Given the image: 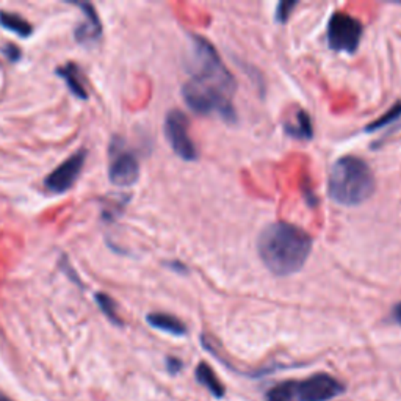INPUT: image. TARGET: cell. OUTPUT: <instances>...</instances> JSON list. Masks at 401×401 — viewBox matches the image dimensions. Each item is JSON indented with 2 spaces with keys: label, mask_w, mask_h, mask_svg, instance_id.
I'll use <instances>...</instances> for the list:
<instances>
[{
  "label": "cell",
  "mask_w": 401,
  "mask_h": 401,
  "mask_svg": "<svg viewBox=\"0 0 401 401\" xmlns=\"http://www.w3.org/2000/svg\"><path fill=\"white\" fill-rule=\"evenodd\" d=\"M313 240L300 226L272 223L260 232L257 251L264 265L276 276L300 272L312 252Z\"/></svg>",
  "instance_id": "6da1fadb"
},
{
  "label": "cell",
  "mask_w": 401,
  "mask_h": 401,
  "mask_svg": "<svg viewBox=\"0 0 401 401\" xmlns=\"http://www.w3.org/2000/svg\"><path fill=\"white\" fill-rule=\"evenodd\" d=\"M236 86V79L226 66L201 68L182 86V96L194 113L216 115L224 121L236 122L237 112L232 102Z\"/></svg>",
  "instance_id": "7a4b0ae2"
},
{
  "label": "cell",
  "mask_w": 401,
  "mask_h": 401,
  "mask_svg": "<svg viewBox=\"0 0 401 401\" xmlns=\"http://www.w3.org/2000/svg\"><path fill=\"white\" fill-rule=\"evenodd\" d=\"M375 188L376 180L373 171L361 157H340L331 166L327 194L339 206H361L373 196Z\"/></svg>",
  "instance_id": "3957f363"
},
{
  "label": "cell",
  "mask_w": 401,
  "mask_h": 401,
  "mask_svg": "<svg viewBox=\"0 0 401 401\" xmlns=\"http://www.w3.org/2000/svg\"><path fill=\"white\" fill-rule=\"evenodd\" d=\"M364 25L357 18L347 11H335L327 21V46L334 52L354 54L361 46Z\"/></svg>",
  "instance_id": "277c9868"
},
{
  "label": "cell",
  "mask_w": 401,
  "mask_h": 401,
  "mask_svg": "<svg viewBox=\"0 0 401 401\" xmlns=\"http://www.w3.org/2000/svg\"><path fill=\"white\" fill-rule=\"evenodd\" d=\"M190 121L180 110L168 112L165 118V136L176 154L185 162L198 160V148L188 134Z\"/></svg>",
  "instance_id": "5b68a950"
},
{
  "label": "cell",
  "mask_w": 401,
  "mask_h": 401,
  "mask_svg": "<svg viewBox=\"0 0 401 401\" xmlns=\"http://www.w3.org/2000/svg\"><path fill=\"white\" fill-rule=\"evenodd\" d=\"M296 401H330L345 390L339 379L327 373H315L296 381Z\"/></svg>",
  "instance_id": "8992f818"
},
{
  "label": "cell",
  "mask_w": 401,
  "mask_h": 401,
  "mask_svg": "<svg viewBox=\"0 0 401 401\" xmlns=\"http://www.w3.org/2000/svg\"><path fill=\"white\" fill-rule=\"evenodd\" d=\"M85 160H86V151L80 149L76 152V154H72L69 158L64 160L60 166L55 168V170L45 179V187L47 192L55 194L68 192V190L76 184L80 173H82Z\"/></svg>",
  "instance_id": "52a82bcc"
},
{
  "label": "cell",
  "mask_w": 401,
  "mask_h": 401,
  "mask_svg": "<svg viewBox=\"0 0 401 401\" xmlns=\"http://www.w3.org/2000/svg\"><path fill=\"white\" fill-rule=\"evenodd\" d=\"M108 178L116 187H130L140 178V163L135 154L129 151L115 152L110 168H108Z\"/></svg>",
  "instance_id": "ba28073f"
},
{
  "label": "cell",
  "mask_w": 401,
  "mask_h": 401,
  "mask_svg": "<svg viewBox=\"0 0 401 401\" xmlns=\"http://www.w3.org/2000/svg\"><path fill=\"white\" fill-rule=\"evenodd\" d=\"M82 8L85 14V21L76 28V40L82 45H90L93 41H98L102 35V24L94 6L88 2H71Z\"/></svg>",
  "instance_id": "9c48e42d"
},
{
  "label": "cell",
  "mask_w": 401,
  "mask_h": 401,
  "mask_svg": "<svg viewBox=\"0 0 401 401\" xmlns=\"http://www.w3.org/2000/svg\"><path fill=\"white\" fill-rule=\"evenodd\" d=\"M284 130H286L287 135L296 138V140H312L313 126L309 113L298 108L296 113L291 116V120L284 124Z\"/></svg>",
  "instance_id": "30bf717a"
},
{
  "label": "cell",
  "mask_w": 401,
  "mask_h": 401,
  "mask_svg": "<svg viewBox=\"0 0 401 401\" xmlns=\"http://www.w3.org/2000/svg\"><path fill=\"white\" fill-rule=\"evenodd\" d=\"M146 322H148L152 327H156V330L176 335V337H182V335L187 334L185 323L178 317L170 315V313H162V312L149 313V315L146 317Z\"/></svg>",
  "instance_id": "8fae6325"
},
{
  "label": "cell",
  "mask_w": 401,
  "mask_h": 401,
  "mask_svg": "<svg viewBox=\"0 0 401 401\" xmlns=\"http://www.w3.org/2000/svg\"><path fill=\"white\" fill-rule=\"evenodd\" d=\"M57 74L60 76L64 82H66L68 88L71 90V93L74 94L76 98L79 99H88V91H86L83 80H82V74H80V69L77 64L74 63H68L66 66H62L57 69Z\"/></svg>",
  "instance_id": "7c38bea8"
},
{
  "label": "cell",
  "mask_w": 401,
  "mask_h": 401,
  "mask_svg": "<svg viewBox=\"0 0 401 401\" xmlns=\"http://www.w3.org/2000/svg\"><path fill=\"white\" fill-rule=\"evenodd\" d=\"M194 375H196V379H198V383L201 385H204V388H206L210 393H212L215 398H223L224 397V393H226L224 385L220 381V378L215 375L214 368L210 367L209 364L201 362L199 366L196 367Z\"/></svg>",
  "instance_id": "4fadbf2b"
},
{
  "label": "cell",
  "mask_w": 401,
  "mask_h": 401,
  "mask_svg": "<svg viewBox=\"0 0 401 401\" xmlns=\"http://www.w3.org/2000/svg\"><path fill=\"white\" fill-rule=\"evenodd\" d=\"M0 25L6 28V30L16 33L21 38H28L33 33L32 24L16 13L0 11Z\"/></svg>",
  "instance_id": "5bb4252c"
},
{
  "label": "cell",
  "mask_w": 401,
  "mask_h": 401,
  "mask_svg": "<svg viewBox=\"0 0 401 401\" xmlns=\"http://www.w3.org/2000/svg\"><path fill=\"white\" fill-rule=\"evenodd\" d=\"M94 300H96L99 309L105 313V317L110 320L115 325H122V320L118 315V310H116V303L113 298L108 296L107 294H96L94 295Z\"/></svg>",
  "instance_id": "9a60e30c"
},
{
  "label": "cell",
  "mask_w": 401,
  "mask_h": 401,
  "mask_svg": "<svg viewBox=\"0 0 401 401\" xmlns=\"http://www.w3.org/2000/svg\"><path fill=\"white\" fill-rule=\"evenodd\" d=\"M401 116V102H397L395 105H392L388 112H385L381 118H378L366 127V132H376V130L389 126L390 122H395Z\"/></svg>",
  "instance_id": "2e32d148"
},
{
  "label": "cell",
  "mask_w": 401,
  "mask_h": 401,
  "mask_svg": "<svg viewBox=\"0 0 401 401\" xmlns=\"http://www.w3.org/2000/svg\"><path fill=\"white\" fill-rule=\"evenodd\" d=\"M296 5L298 2H294V0H284V2H281L278 6H276V21L281 24L287 23L290 14L296 8Z\"/></svg>",
  "instance_id": "e0dca14e"
},
{
  "label": "cell",
  "mask_w": 401,
  "mask_h": 401,
  "mask_svg": "<svg viewBox=\"0 0 401 401\" xmlns=\"http://www.w3.org/2000/svg\"><path fill=\"white\" fill-rule=\"evenodd\" d=\"M2 54L8 58V60L11 62V63H16L18 60H21V49L18 47V46H14V45H5L4 47H2Z\"/></svg>",
  "instance_id": "ac0fdd59"
},
{
  "label": "cell",
  "mask_w": 401,
  "mask_h": 401,
  "mask_svg": "<svg viewBox=\"0 0 401 401\" xmlns=\"http://www.w3.org/2000/svg\"><path fill=\"white\" fill-rule=\"evenodd\" d=\"M182 366H184V364H182V361L180 359H178V357H168L166 359V367H168V371H170V373H178L179 370H182Z\"/></svg>",
  "instance_id": "d6986e66"
},
{
  "label": "cell",
  "mask_w": 401,
  "mask_h": 401,
  "mask_svg": "<svg viewBox=\"0 0 401 401\" xmlns=\"http://www.w3.org/2000/svg\"><path fill=\"white\" fill-rule=\"evenodd\" d=\"M392 318H393V322L401 325V303L393 306V309H392Z\"/></svg>",
  "instance_id": "ffe728a7"
},
{
  "label": "cell",
  "mask_w": 401,
  "mask_h": 401,
  "mask_svg": "<svg viewBox=\"0 0 401 401\" xmlns=\"http://www.w3.org/2000/svg\"><path fill=\"white\" fill-rule=\"evenodd\" d=\"M170 268H173V269H178L179 273H182V272H187V268L180 264V262H171L170 265H168Z\"/></svg>",
  "instance_id": "44dd1931"
},
{
  "label": "cell",
  "mask_w": 401,
  "mask_h": 401,
  "mask_svg": "<svg viewBox=\"0 0 401 401\" xmlns=\"http://www.w3.org/2000/svg\"><path fill=\"white\" fill-rule=\"evenodd\" d=\"M0 401H11L10 398H6V397H4V395H0Z\"/></svg>",
  "instance_id": "7402d4cb"
}]
</instances>
